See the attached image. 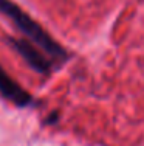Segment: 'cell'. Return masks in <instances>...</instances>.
<instances>
[{
    "mask_svg": "<svg viewBox=\"0 0 144 146\" xmlns=\"http://www.w3.org/2000/svg\"><path fill=\"white\" fill-rule=\"evenodd\" d=\"M0 14H3L6 19L11 20L17 31H20L22 36H25V39H28L36 47H39L45 54H48L57 67H60L64 62L70 59L68 51L56 39H53V36L37 20H34L28 13L23 11L16 2L0 0Z\"/></svg>",
    "mask_w": 144,
    "mask_h": 146,
    "instance_id": "6da1fadb",
    "label": "cell"
},
{
    "mask_svg": "<svg viewBox=\"0 0 144 146\" xmlns=\"http://www.w3.org/2000/svg\"><path fill=\"white\" fill-rule=\"evenodd\" d=\"M6 44L28 64V67L31 68V70L39 73V75L48 76L56 70V68H59L48 54H45L39 47H36L33 42H30L25 37H23V39H19V37L8 36L6 37Z\"/></svg>",
    "mask_w": 144,
    "mask_h": 146,
    "instance_id": "7a4b0ae2",
    "label": "cell"
},
{
    "mask_svg": "<svg viewBox=\"0 0 144 146\" xmlns=\"http://www.w3.org/2000/svg\"><path fill=\"white\" fill-rule=\"evenodd\" d=\"M0 95L8 103L14 104L19 109H26L36 104V100L28 90H25L19 82L9 75L0 64Z\"/></svg>",
    "mask_w": 144,
    "mask_h": 146,
    "instance_id": "3957f363",
    "label": "cell"
},
{
    "mask_svg": "<svg viewBox=\"0 0 144 146\" xmlns=\"http://www.w3.org/2000/svg\"><path fill=\"white\" fill-rule=\"evenodd\" d=\"M57 118H59V113H57V112H54V113H51V115L47 118V121H45V123H47V124H54V123L57 121Z\"/></svg>",
    "mask_w": 144,
    "mask_h": 146,
    "instance_id": "277c9868",
    "label": "cell"
}]
</instances>
